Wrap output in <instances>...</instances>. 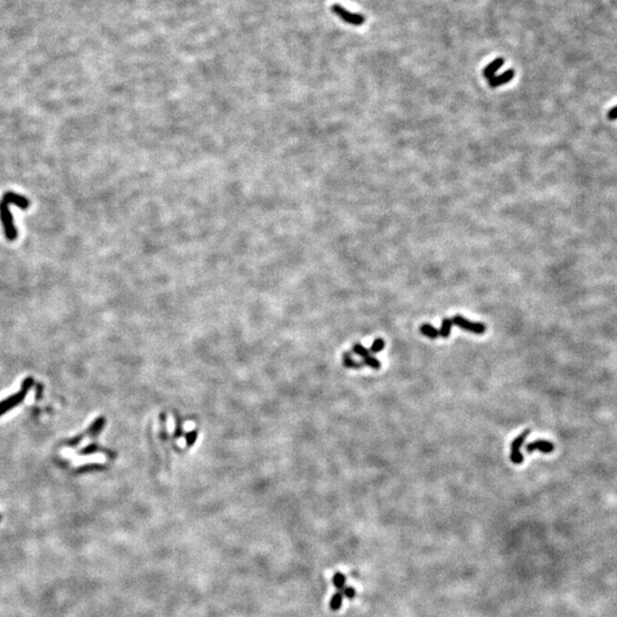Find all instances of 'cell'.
Segmentation results:
<instances>
[{
  "label": "cell",
  "instance_id": "1",
  "mask_svg": "<svg viewBox=\"0 0 617 617\" xmlns=\"http://www.w3.org/2000/svg\"><path fill=\"white\" fill-rule=\"evenodd\" d=\"M32 386H34V378H26L22 382L21 390H20L18 392H16V394H12L10 396H8V398L2 400V402H0V416L5 414V412H7L8 410H12L15 406H18V404H21L24 400V398H26L28 392L30 391Z\"/></svg>",
  "mask_w": 617,
  "mask_h": 617
},
{
  "label": "cell",
  "instance_id": "2",
  "mask_svg": "<svg viewBox=\"0 0 617 617\" xmlns=\"http://www.w3.org/2000/svg\"><path fill=\"white\" fill-rule=\"evenodd\" d=\"M0 221H2V229L4 232H5L6 238L10 240V242H14V240L18 238V232L14 224V218L10 213V205L4 202V200L0 202Z\"/></svg>",
  "mask_w": 617,
  "mask_h": 617
},
{
  "label": "cell",
  "instance_id": "3",
  "mask_svg": "<svg viewBox=\"0 0 617 617\" xmlns=\"http://www.w3.org/2000/svg\"><path fill=\"white\" fill-rule=\"evenodd\" d=\"M332 12L336 16H338L342 21H344L348 24H351V26H362L364 21H366V18H364V15H362L360 13H354V12L348 10L346 8L340 6V4H334V5L332 6Z\"/></svg>",
  "mask_w": 617,
  "mask_h": 617
},
{
  "label": "cell",
  "instance_id": "4",
  "mask_svg": "<svg viewBox=\"0 0 617 617\" xmlns=\"http://www.w3.org/2000/svg\"><path fill=\"white\" fill-rule=\"evenodd\" d=\"M452 324H454L455 326L460 327V330H466V332H474V334H476V335L484 334V332H486V330H487L486 324H484L470 322V320L466 319V318H464V316H462L460 314L454 316H452Z\"/></svg>",
  "mask_w": 617,
  "mask_h": 617
},
{
  "label": "cell",
  "instance_id": "5",
  "mask_svg": "<svg viewBox=\"0 0 617 617\" xmlns=\"http://www.w3.org/2000/svg\"><path fill=\"white\" fill-rule=\"evenodd\" d=\"M104 423H106V420H104L103 418H100L95 420V422L92 424L88 430H86L84 434H80L79 436H74V438H71L66 442V446L68 447H76L77 444H80L82 439H85L86 436H96L100 432L102 431V428L104 426Z\"/></svg>",
  "mask_w": 617,
  "mask_h": 617
},
{
  "label": "cell",
  "instance_id": "6",
  "mask_svg": "<svg viewBox=\"0 0 617 617\" xmlns=\"http://www.w3.org/2000/svg\"><path fill=\"white\" fill-rule=\"evenodd\" d=\"M530 434V428H527V430H524V432H522L512 442L511 444V454H510V460H512V463L514 464H522L524 462V455L522 452V444H524V440L527 439L528 434Z\"/></svg>",
  "mask_w": 617,
  "mask_h": 617
},
{
  "label": "cell",
  "instance_id": "7",
  "mask_svg": "<svg viewBox=\"0 0 617 617\" xmlns=\"http://www.w3.org/2000/svg\"><path fill=\"white\" fill-rule=\"evenodd\" d=\"M2 200L5 202H7L8 205H10V204H13V205L18 206V208H21V210H28V208H29L31 205L29 199L26 198L22 194H15V192H12V191L6 192V194L2 196Z\"/></svg>",
  "mask_w": 617,
  "mask_h": 617
},
{
  "label": "cell",
  "instance_id": "8",
  "mask_svg": "<svg viewBox=\"0 0 617 617\" xmlns=\"http://www.w3.org/2000/svg\"><path fill=\"white\" fill-rule=\"evenodd\" d=\"M535 450H540V452H544V454H550V452L554 450V444L551 442H548V440H543V439L534 440V442L526 444V452H528V454H532V452Z\"/></svg>",
  "mask_w": 617,
  "mask_h": 617
},
{
  "label": "cell",
  "instance_id": "9",
  "mask_svg": "<svg viewBox=\"0 0 617 617\" xmlns=\"http://www.w3.org/2000/svg\"><path fill=\"white\" fill-rule=\"evenodd\" d=\"M514 74H516V72H514V69H508L506 71H504L503 74H500L498 76H495V77L490 78V80H488V84H490V86L492 88H496V87H498V86L506 85V84L510 82L511 80L514 78Z\"/></svg>",
  "mask_w": 617,
  "mask_h": 617
},
{
  "label": "cell",
  "instance_id": "10",
  "mask_svg": "<svg viewBox=\"0 0 617 617\" xmlns=\"http://www.w3.org/2000/svg\"><path fill=\"white\" fill-rule=\"evenodd\" d=\"M504 63H506V61H504L503 58H495L494 61H492L486 68H484V71H482V76L487 80H490V78L495 77L496 74H498V71L504 66Z\"/></svg>",
  "mask_w": 617,
  "mask_h": 617
},
{
  "label": "cell",
  "instance_id": "11",
  "mask_svg": "<svg viewBox=\"0 0 617 617\" xmlns=\"http://www.w3.org/2000/svg\"><path fill=\"white\" fill-rule=\"evenodd\" d=\"M420 332H422V334H423L424 336H426V338H428L434 340V338H440L439 330H436V327L432 326V324H420Z\"/></svg>",
  "mask_w": 617,
  "mask_h": 617
},
{
  "label": "cell",
  "instance_id": "12",
  "mask_svg": "<svg viewBox=\"0 0 617 617\" xmlns=\"http://www.w3.org/2000/svg\"><path fill=\"white\" fill-rule=\"evenodd\" d=\"M452 324H452V319H450V318H444L442 319V327H440V330H439L440 338H450Z\"/></svg>",
  "mask_w": 617,
  "mask_h": 617
},
{
  "label": "cell",
  "instance_id": "13",
  "mask_svg": "<svg viewBox=\"0 0 617 617\" xmlns=\"http://www.w3.org/2000/svg\"><path fill=\"white\" fill-rule=\"evenodd\" d=\"M343 364L348 368H362L364 366L362 362H358L354 359H352L350 354H348V352H346L343 356Z\"/></svg>",
  "mask_w": 617,
  "mask_h": 617
},
{
  "label": "cell",
  "instance_id": "14",
  "mask_svg": "<svg viewBox=\"0 0 617 617\" xmlns=\"http://www.w3.org/2000/svg\"><path fill=\"white\" fill-rule=\"evenodd\" d=\"M384 346H386V342H384V340L376 338L374 342H372V346L370 348V354H378V352H380V351L383 350Z\"/></svg>",
  "mask_w": 617,
  "mask_h": 617
},
{
  "label": "cell",
  "instance_id": "15",
  "mask_svg": "<svg viewBox=\"0 0 617 617\" xmlns=\"http://www.w3.org/2000/svg\"><path fill=\"white\" fill-rule=\"evenodd\" d=\"M362 364H366V366H368V367L372 368V370H378V368H380V360L376 359L375 356H367V358H364L362 359Z\"/></svg>",
  "mask_w": 617,
  "mask_h": 617
},
{
  "label": "cell",
  "instance_id": "16",
  "mask_svg": "<svg viewBox=\"0 0 617 617\" xmlns=\"http://www.w3.org/2000/svg\"><path fill=\"white\" fill-rule=\"evenodd\" d=\"M354 354H356V356H360L362 359L364 358H367V356H370V350H368V348H366L364 346H362V344H359V343H356V344H354Z\"/></svg>",
  "mask_w": 617,
  "mask_h": 617
},
{
  "label": "cell",
  "instance_id": "17",
  "mask_svg": "<svg viewBox=\"0 0 617 617\" xmlns=\"http://www.w3.org/2000/svg\"><path fill=\"white\" fill-rule=\"evenodd\" d=\"M98 450H100V448H98V444H88V446H86L85 448H84V450H80L79 454L80 455H90V454H94V452H96Z\"/></svg>",
  "mask_w": 617,
  "mask_h": 617
},
{
  "label": "cell",
  "instance_id": "18",
  "mask_svg": "<svg viewBox=\"0 0 617 617\" xmlns=\"http://www.w3.org/2000/svg\"><path fill=\"white\" fill-rule=\"evenodd\" d=\"M340 604H342V594H335L334 596H332V599L330 602V608L332 610H340Z\"/></svg>",
  "mask_w": 617,
  "mask_h": 617
},
{
  "label": "cell",
  "instance_id": "19",
  "mask_svg": "<svg viewBox=\"0 0 617 617\" xmlns=\"http://www.w3.org/2000/svg\"><path fill=\"white\" fill-rule=\"evenodd\" d=\"M334 584H335V586L338 588V590H340V588H343V584H344V576L340 575V574H336L334 576Z\"/></svg>",
  "mask_w": 617,
  "mask_h": 617
},
{
  "label": "cell",
  "instance_id": "20",
  "mask_svg": "<svg viewBox=\"0 0 617 617\" xmlns=\"http://www.w3.org/2000/svg\"><path fill=\"white\" fill-rule=\"evenodd\" d=\"M607 118L610 119V120H612H612H617V106H614V108H612V109L608 111Z\"/></svg>",
  "mask_w": 617,
  "mask_h": 617
},
{
  "label": "cell",
  "instance_id": "21",
  "mask_svg": "<svg viewBox=\"0 0 617 617\" xmlns=\"http://www.w3.org/2000/svg\"><path fill=\"white\" fill-rule=\"evenodd\" d=\"M0 520H2V516H0Z\"/></svg>",
  "mask_w": 617,
  "mask_h": 617
}]
</instances>
